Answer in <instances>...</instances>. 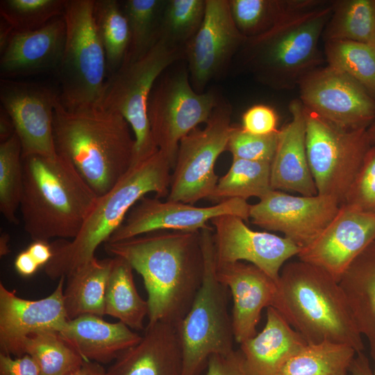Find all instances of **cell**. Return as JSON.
<instances>
[{
  "mask_svg": "<svg viewBox=\"0 0 375 375\" xmlns=\"http://www.w3.org/2000/svg\"><path fill=\"white\" fill-rule=\"evenodd\" d=\"M304 112L307 158L317 194L341 206L372 146L367 128L343 129Z\"/></svg>",
  "mask_w": 375,
  "mask_h": 375,
  "instance_id": "8fae6325",
  "label": "cell"
},
{
  "mask_svg": "<svg viewBox=\"0 0 375 375\" xmlns=\"http://www.w3.org/2000/svg\"><path fill=\"white\" fill-rule=\"evenodd\" d=\"M334 1L306 0L264 33L247 38L235 57L242 69L276 90H290L324 62L319 47Z\"/></svg>",
  "mask_w": 375,
  "mask_h": 375,
  "instance_id": "3957f363",
  "label": "cell"
},
{
  "mask_svg": "<svg viewBox=\"0 0 375 375\" xmlns=\"http://www.w3.org/2000/svg\"><path fill=\"white\" fill-rule=\"evenodd\" d=\"M167 0H126L120 3L127 19L131 42L124 65L144 56L158 41Z\"/></svg>",
  "mask_w": 375,
  "mask_h": 375,
  "instance_id": "836d02e7",
  "label": "cell"
},
{
  "mask_svg": "<svg viewBox=\"0 0 375 375\" xmlns=\"http://www.w3.org/2000/svg\"><path fill=\"white\" fill-rule=\"evenodd\" d=\"M278 133V131L269 135H255L235 125L226 151L231 152L233 158L272 162L277 147Z\"/></svg>",
  "mask_w": 375,
  "mask_h": 375,
  "instance_id": "60d3db41",
  "label": "cell"
},
{
  "mask_svg": "<svg viewBox=\"0 0 375 375\" xmlns=\"http://www.w3.org/2000/svg\"><path fill=\"white\" fill-rule=\"evenodd\" d=\"M303 108L343 129L367 128L375 118V100L354 79L327 65L298 84Z\"/></svg>",
  "mask_w": 375,
  "mask_h": 375,
  "instance_id": "4fadbf2b",
  "label": "cell"
},
{
  "mask_svg": "<svg viewBox=\"0 0 375 375\" xmlns=\"http://www.w3.org/2000/svg\"><path fill=\"white\" fill-rule=\"evenodd\" d=\"M374 240L375 214L342 204L329 224L297 256L321 267L339 282L354 260Z\"/></svg>",
  "mask_w": 375,
  "mask_h": 375,
  "instance_id": "d6986e66",
  "label": "cell"
},
{
  "mask_svg": "<svg viewBox=\"0 0 375 375\" xmlns=\"http://www.w3.org/2000/svg\"><path fill=\"white\" fill-rule=\"evenodd\" d=\"M306 344L276 309L268 307L262 330L240 344L239 350L251 375H278Z\"/></svg>",
  "mask_w": 375,
  "mask_h": 375,
  "instance_id": "d4e9b609",
  "label": "cell"
},
{
  "mask_svg": "<svg viewBox=\"0 0 375 375\" xmlns=\"http://www.w3.org/2000/svg\"><path fill=\"white\" fill-rule=\"evenodd\" d=\"M10 235L8 233L3 232L0 236V256L1 257L7 255L10 252L9 247Z\"/></svg>",
  "mask_w": 375,
  "mask_h": 375,
  "instance_id": "f5cc1de1",
  "label": "cell"
},
{
  "mask_svg": "<svg viewBox=\"0 0 375 375\" xmlns=\"http://www.w3.org/2000/svg\"><path fill=\"white\" fill-rule=\"evenodd\" d=\"M58 96L35 83L1 78V107L10 117L22 147V158L57 154L53 132V111Z\"/></svg>",
  "mask_w": 375,
  "mask_h": 375,
  "instance_id": "ac0fdd59",
  "label": "cell"
},
{
  "mask_svg": "<svg viewBox=\"0 0 375 375\" xmlns=\"http://www.w3.org/2000/svg\"><path fill=\"white\" fill-rule=\"evenodd\" d=\"M24 189L22 147L15 133L0 142V211L8 222L18 224L17 211Z\"/></svg>",
  "mask_w": 375,
  "mask_h": 375,
  "instance_id": "74e56055",
  "label": "cell"
},
{
  "mask_svg": "<svg viewBox=\"0 0 375 375\" xmlns=\"http://www.w3.org/2000/svg\"><path fill=\"white\" fill-rule=\"evenodd\" d=\"M119 113L94 106L69 110L56 101L53 119L57 154L69 160L95 192L109 191L133 164L135 138Z\"/></svg>",
  "mask_w": 375,
  "mask_h": 375,
  "instance_id": "7a4b0ae2",
  "label": "cell"
},
{
  "mask_svg": "<svg viewBox=\"0 0 375 375\" xmlns=\"http://www.w3.org/2000/svg\"><path fill=\"white\" fill-rule=\"evenodd\" d=\"M210 222L216 265L245 260L278 282L283 266L300 251L285 237L253 231L235 215H221Z\"/></svg>",
  "mask_w": 375,
  "mask_h": 375,
  "instance_id": "e0dca14e",
  "label": "cell"
},
{
  "mask_svg": "<svg viewBox=\"0 0 375 375\" xmlns=\"http://www.w3.org/2000/svg\"><path fill=\"white\" fill-rule=\"evenodd\" d=\"M0 375H41L40 369L28 354L13 357L0 353Z\"/></svg>",
  "mask_w": 375,
  "mask_h": 375,
  "instance_id": "f6af8a7d",
  "label": "cell"
},
{
  "mask_svg": "<svg viewBox=\"0 0 375 375\" xmlns=\"http://www.w3.org/2000/svg\"><path fill=\"white\" fill-rule=\"evenodd\" d=\"M85 361L108 363L136 344L142 336L121 322L84 315L69 319L59 333Z\"/></svg>",
  "mask_w": 375,
  "mask_h": 375,
  "instance_id": "484cf974",
  "label": "cell"
},
{
  "mask_svg": "<svg viewBox=\"0 0 375 375\" xmlns=\"http://www.w3.org/2000/svg\"><path fill=\"white\" fill-rule=\"evenodd\" d=\"M184 58L185 48L159 38L144 56L122 65L106 80L98 106L119 113L131 126L135 138L132 166L158 150L151 136L148 118L149 96L160 75Z\"/></svg>",
  "mask_w": 375,
  "mask_h": 375,
  "instance_id": "9c48e42d",
  "label": "cell"
},
{
  "mask_svg": "<svg viewBox=\"0 0 375 375\" xmlns=\"http://www.w3.org/2000/svg\"><path fill=\"white\" fill-rule=\"evenodd\" d=\"M24 351L35 362L41 375H66L85 362L57 332L31 335L25 341Z\"/></svg>",
  "mask_w": 375,
  "mask_h": 375,
  "instance_id": "d590c367",
  "label": "cell"
},
{
  "mask_svg": "<svg viewBox=\"0 0 375 375\" xmlns=\"http://www.w3.org/2000/svg\"><path fill=\"white\" fill-rule=\"evenodd\" d=\"M14 32L12 26L6 22L3 19L1 18L0 20V52L1 53L6 47L8 40Z\"/></svg>",
  "mask_w": 375,
  "mask_h": 375,
  "instance_id": "816d5d0a",
  "label": "cell"
},
{
  "mask_svg": "<svg viewBox=\"0 0 375 375\" xmlns=\"http://www.w3.org/2000/svg\"><path fill=\"white\" fill-rule=\"evenodd\" d=\"M112 258L96 257L79 266L66 278L63 301L69 319L84 315H105V299Z\"/></svg>",
  "mask_w": 375,
  "mask_h": 375,
  "instance_id": "83f0119b",
  "label": "cell"
},
{
  "mask_svg": "<svg viewBox=\"0 0 375 375\" xmlns=\"http://www.w3.org/2000/svg\"><path fill=\"white\" fill-rule=\"evenodd\" d=\"M339 283L375 362V240L354 260Z\"/></svg>",
  "mask_w": 375,
  "mask_h": 375,
  "instance_id": "4316f807",
  "label": "cell"
},
{
  "mask_svg": "<svg viewBox=\"0 0 375 375\" xmlns=\"http://www.w3.org/2000/svg\"><path fill=\"white\" fill-rule=\"evenodd\" d=\"M349 372L351 375H375L372 370L368 358L363 352L356 353Z\"/></svg>",
  "mask_w": 375,
  "mask_h": 375,
  "instance_id": "c3c4849f",
  "label": "cell"
},
{
  "mask_svg": "<svg viewBox=\"0 0 375 375\" xmlns=\"http://www.w3.org/2000/svg\"><path fill=\"white\" fill-rule=\"evenodd\" d=\"M66 2L67 0H1L0 15L15 32L31 31L62 16Z\"/></svg>",
  "mask_w": 375,
  "mask_h": 375,
  "instance_id": "ab89813d",
  "label": "cell"
},
{
  "mask_svg": "<svg viewBox=\"0 0 375 375\" xmlns=\"http://www.w3.org/2000/svg\"><path fill=\"white\" fill-rule=\"evenodd\" d=\"M105 249L126 260L142 276L149 324H178L190 310L203 280L200 231H158L106 242Z\"/></svg>",
  "mask_w": 375,
  "mask_h": 375,
  "instance_id": "6da1fadb",
  "label": "cell"
},
{
  "mask_svg": "<svg viewBox=\"0 0 375 375\" xmlns=\"http://www.w3.org/2000/svg\"><path fill=\"white\" fill-rule=\"evenodd\" d=\"M94 0H67L62 17L66 40L56 70L59 99L69 110L98 106L107 72L106 53L93 16Z\"/></svg>",
  "mask_w": 375,
  "mask_h": 375,
  "instance_id": "ba28073f",
  "label": "cell"
},
{
  "mask_svg": "<svg viewBox=\"0 0 375 375\" xmlns=\"http://www.w3.org/2000/svg\"><path fill=\"white\" fill-rule=\"evenodd\" d=\"M14 266L16 271L25 277L32 276L40 267L27 249L16 256Z\"/></svg>",
  "mask_w": 375,
  "mask_h": 375,
  "instance_id": "7dc6e473",
  "label": "cell"
},
{
  "mask_svg": "<svg viewBox=\"0 0 375 375\" xmlns=\"http://www.w3.org/2000/svg\"><path fill=\"white\" fill-rule=\"evenodd\" d=\"M374 374H375V367H374Z\"/></svg>",
  "mask_w": 375,
  "mask_h": 375,
  "instance_id": "11a10c76",
  "label": "cell"
},
{
  "mask_svg": "<svg viewBox=\"0 0 375 375\" xmlns=\"http://www.w3.org/2000/svg\"><path fill=\"white\" fill-rule=\"evenodd\" d=\"M212 234L213 228L209 225L200 230L203 280L190 310L178 324L183 349L182 375H201L211 356L234 351L229 290L217 278Z\"/></svg>",
  "mask_w": 375,
  "mask_h": 375,
  "instance_id": "52a82bcc",
  "label": "cell"
},
{
  "mask_svg": "<svg viewBox=\"0 0 375 375\" xmlns=\"http://www.w3.org/2000/svg\"><path fill=\"white\" fill-rule=\"evenodd\" d=\"M250 206L247 201L241 199L198 207L181 201H162L156 197H144L131 209L106 242H117L158 231H199L208 226V222L224 215L248 221Z\"/></svg>",
  "mask_w": 375,
  "mask_h": 375,
  "instance_id": "9a60e30c",
  "label": "cell"
},
{
  "mask_svg": "<svg viewBox=\"0 0 375 375\" xmlns=\"http://www.w3.org/2000/svg\"><path fill=\"white\" fill-rule=\"evenodd\" d=\"M65 40L66 24L62 16L34 31H14L1 53V76L10 78L56 71Z\"/></svg>",
  "mask_w": 375,
  "mask_h": 375,
  "instance_id": "7402d4cb",
  "label": "cell"
},
{
  "mask_svg": "<svg viewBox=\"0 0 375 375\" xmlns=\"http://www.w3.org/2000/svg\"><path fill=\"white\" fill-rule=\"evenodd\" d=\"M324 54L327 65L346 73L375 100V44L327 41Z\"/></svg>",
  "mask_w": 375,
  "mask_h": 375,
  "instance_id": "e575fe53",
  "label": "cell"
},
{
  "mask_svg": "<svg viewBox=\"0 0 375 375\" xmlns=\"http://www.w3.org/2000/svg\"><path fill=\"white\" fill-rule=\"evenodd\" d=\"M206 375H251L240 350L230 353L215 354L207 365Z\"/></svg>",
  "mask_w": 375,
  "mask_h": 375,
  "instance_id": "ee69618b",
  "label": "cell"
},
{
  "mask_svg": "<svg viewBox=\"0 0 375 375\" xmlns=\"http://www.w3.org/2000/svg\"><path fill=\"white\" fill-rule=\"evenodd\" d=\"M278 115L270 106L256 104L249 108L242 116V128L255 135H269L278 131Z\"/></svg>",
  "mask_w": 375,
  "mask_h": 375,
  "instance_id": "7bdbcfd3",
  "label": "cell"
},
{
  "mask_svg": "<svg viewBox=\"0 0 375 375\" xmlns=\"http://www.w3.org/2000/svg\"><path fill=\"white\" fill-rule=\"evenodd\" d=\"M65 278L59 279L50 295L38 300L19 297L0 283L1 353L23 356L25 341L31 335L62 331L69 320L63 301Z\"/></svg>",
  "mask_w": 375,
  "mask_h": 375,
  "instance_id": "ffe728a7",
  "label": "cell"
},
{
  "mask_svg": "<svg viewBox=\"0 0 375 375\" xmlns=\"http://www.w3.org/2000/svg\"><path fill=\"white\" fill-rule=\"evenodd\" d=\"M66 375H108V372L98 362L85 361L80 367Z\"/></svg>",
  "mask_w": 375,
  "mask_h": 375,
  "instance_id": "f907efd6",
  "label": "cell"
},
{
  "mask_svg": "<svg viewBox=\"0 0 375 375\" xmlns=\"http://www.w3.org/2000/svg\"><path fill=\"white\" fill-rule=\"evenodd\" d=\"M183 349L178 324H148L141 340L125 350L108 375H182Z\"/></svg>",
  "mask_w": 375,
  "mask_h": 375,
  "instance_id": "603a6c76",
  "label": "cell"
},
{
  "mask_svg": "<svg viewBox=\"0 0 375 375\" xmlns=\"http://www.w3.org/2000/svg\"><path fill=\"white\" fill-rule=\"evenodd\" d=\"M291 120L278 129L276 149L271 162L273 190L315 196L317 190L307 158L306 117L299 99L289 105Z\"/></svg>",
  "mask_w": 375,
  "mask_h": 375,
  "instance_id": "cb8c5ba5",
  "label": "cell"
},
{
  "mask_svg": "<svg viewBox=\"0 0 375 375\" xmlns=\"http://www.w3.org/2000/svg\"><path fill=\"white\" fill-rule=\"evenodd\" d=\"M231 113V104L221 99L204 128H196L181 140L166 200L194 205L210 199L219 179L216 161L226 151L235 128Z\"/></svg>",
  "mask_w": 375,
  "mask_h": 375,
  "instance_id": "7c38bea8",
  "label": "cell"
},
{
  "mask_svg": "<svg viewBox=\"0 0 375 375\" xmlns=\"http://www.w3.org/2000/svg\"><path fill=\"white\" fill-rule=\"evenodd\" d=\"M206 12V0H167L163 10L160 38L185 48L200 28Z\"/></svg>",
  "mask_w": 375,
  "mask_h": 375,
  "instance_id": "f35d334b",
  "label": "cell"
},
{
  "mask_svg": "<svg viewBox=\"0 0 375 375\" xmlns=\"http://www.w3.org/2000/svg\"><path fill=\"white\" fill-rule=\"evenodd\" d=\"M367 133L372 145H375V118L367 128Z\"/></svg>",
  "mask_w": 375,
  "mask_h": 375,
  "instance_id": "db71d44e",
  "label": "cell"
},
{
  "mask_svg": "<svg viewBox=\"0 0 375 375\" xmlns=\"http://www.w3.org/2000/svg\"><path fill=\"white\" fill-rule=\"evenodd\" d=\"M233 19L246 38L264 33L306 0H228Z\"/></svg>",
  "mask_w": 375,
  "mask_h": 375,
  "instance_id": "8d00e7d4",
  "label": "cell"
},
{
  "mask_svg": "<svg viewBox=\"0 0 375 375\" xmlns=\"http://www.w3.org/2000/svg\"><path fill=\"white\" fill-rule=\"evenodd\" d=\"M306 341L347 344L357 353L364 344L340 283L328 272L298 260L286 262L273 306Z\"/></svg>",
  "mask_w": 375,
  "mask_h": 375,
  "instance_id": "5b68a950",
  "label": "cell"
},
{
  "mask_svg": "<svg viewBox=\"0 0 375 375\" xmlns=\"http://www.w3.org/2000/svg\"><path fill=\"white\" fill-rule=\"evenodd\" d=\"M26 249L39 267L45 266L53 256L52 247L45 241L35 240Z\"/></svg>",
  "mask_w": 375,
  "mask_h": 375,
  "instance_id": "bcb514c9",
  "label": "cell"
},
{
  "mask_svg": "<svg viewBox=\"0 0 375 375\" xmlns=\"http://www.w3.org/2000/svg\"><path fill=\"white\" fill-rule=\"evenodd\" d=\"M171 169L169 160L160 150L133 165L109 191L98 197L76 237L52 247L53 256L45 265L47 275L51 279L66 278L95 257L98 247L109 240L147 194L167 197Z\"/></svg>",
  "mask_w": 375,
  "mask_h": 375,
  "instance_id": "8992f818",
  "label": "cell"
},
{
  "mask_svg": "<svg viewBox=\"0 0 375 375\" xmlns=\"http://www.w3.org/2000/svg\"><path fill=\"white\" fill-rule=\"evenodd\" d=\"M356 353L347 344L328 340L307 343L278 375H347Z\"/></svg>",
  "mask_w": 375,
  "mask_h": 375,
  "instance_id": "4dcf8cb0",
  "label": "cell"
},
{
  "mask_svg": "<svg viewBox=\"0 0 375 375\" xmlns=\"http://www.w3.org/2000/svg\"><path fill=\"white\" fill-rule=\"evenodd\" d=\"M342 204L375 214V145L366 153Z\"/></svg>",
  "mask_w": 375,
  "mask_h": 375,
  "instance_id": "b9f144b4",
  "label": "cell"
},
{
  "mask_svg": "<svg viewBox=\"0 0 375 375\" xmlns=\"http://www.w3.org/2000/svg\"><path fill=\"white\" fill-rule=\"evenodd\" d=\"M340 209L335 199L321 196H294L272 190L250 206L249 219L258 226L278 231L300 249L310 244Z\"/></svg>",
  "mask_w": 375,
  "mask_h": 375,
  "instance_id": "2e32d148",
  "label": "cell"
},
{
  "mask_svg": "<svg viewBox=\"0 0 375 375\" xmlns=\"http://www.w3.org/2000/svg\"><path fill=\"white\" fill-rule=\"evenodd\" d=\"M216 274L231 292L234 337L240 344L256 335L262 310L274 306L278 282L256 266L242 262L216 265Z\"/></svg>",
  "mask_w": 375,
  "mask_h": 375,
  "instance_id": "44dd1931",
  "label": "cell"
},
{
  "mask_svg": "<svg viewBox=\"0 0 375 375\" xmlns=\"http://www.w3.org/2000/svg\"><path fill=\"white\" fill-rule=\"evenodd\" d=\"M133 269L120 257L112 258L106 299L105 315L117 319L131 329H144V320L149 314L147 301L135 287Z\"/></svg>",
  "mask_w": 375,
  "mask_h": 375,
  "instance_id": "f1b7e54d",
  "label": "cell"
},
{
  "mask_svg": "<svg viewBox=\"0 0 375 375\" xmlns=\"http://www.w3.org/2000/svg\"><path fill=\"white\" fill-rule=\"evenodd\" d=\"M15 133L13 122L8 112L1 107L0 110V142L8 140Z\"/></svg>",
  "mask_w": 375,
  "mask_h": 375,
  "instance_id": "681fc988",
  "label": "cell"
},
{
  "mask_svg": "<svg viewBox=\"0 0 375 375\" xmlns=\"http://www.w3.org/2000/svg\"><path fill=\"white\" fill-rule=\"evenodd\" d=\"M270 167L271 162L233 158L228 171L219 178L208 200L218 203L231 199H262L273 190Z\"/></svg>",
  "mask_w": 375,
  "mask_h": 375,
  "instance_id": "1f68e13d",
  "label": "cell"
},
{
  "mask_svg": "<svg viewBox=\"0 0 375 375\" xmlns=\"http://www.w3.org/2000/svg\"><path fill=\"white\" fill-rule=\"evenodd\" d=\"M24 189L19 206L31 239L75 238L98 195L64 157L22 158Z\"/></svg>",
  "mask_w": 375,
  "mask_h": 375,
  "instance_id": "277c9868",
  "label": "cell"
},
{
  "mask_svg": "<svg viewBox=\"0 0 375 375\" xmlns=\"http://www.w3.org/2000/svg\"><path fill=\"white\" fill-rule=\"evenodd\" d=\"M322 38L375 44V0L334 1Z\"/></svg>",
  "mask_w": 375,
  "mask_h": 375,
  "instance_id": "f546056e",
  "label": "cell"
},
{
  "mask_svg": "<svg viewBox=\"0 0 375 375\" xmlns=\"http://www.w3.org/2000/svg\"><path fill=\"white\" fill-rule=\"evenodd\" d=\"M93 16L110 76L122 66L126 58L131 42L128 23L116 0H94Z\"/></svg>",
  "mask_w": 375,
  "mask_h": 375,
  "instance_id": "d6a6232c",
  "label": "cell"
},
{
  "mask_svg": "<svg viewBox=\"0 0 375 375\" xmlns=\"http://www.w3.org/2000/svg\"><path fill=\"white\" fill-rule=\"evenodd\" d=\"M220 100L215 91H194L185 65L169 67L156 81L148 101V118L153 142L172 169L181 140L206 124Z\"/></svg>",
  "mask_w": 375,
  "mask_h": 375,
  "instance_id": "30bf717a",
  "label": "cell"
},
{
  "mask_svg": "<svg viewBox=\"0 0 375 375\" xmlns=\"http://www.w3.org/2000/svg\"><path fill=\"white\" fill-rule=\"evenodd\" d=\"M247 38L233 19L228 0H206L202 24L185 47L190 83L198 93L223 75Z\"/></svg>",
  "mask_w": 375,
  "mask_h": 375,
  "instance_id": "5bb4252c",
  "label": "cell"
}]
</instances>
